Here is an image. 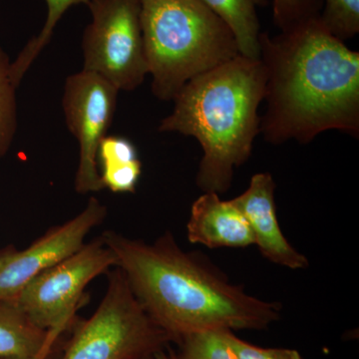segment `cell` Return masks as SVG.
Returning <instances> with one entry per match:
<instances>
[{"label":"cell","instance_id":"1","mask_svg":"<svg viewBox=\"0 0 359 359\" xmlns=\"http://www.w3.org/2000/svg\"><path fill=\"white\" fill-rule=\"evenodd\" d=\"M266 109L261 133L271 144L309 143L328 130L359 135V53L313 18L275 37L259 35Z\"/></svg>","mask_w":359,"mask_h":359},{"label":"cell","instance_id":"2","mask_svg":"<svg viewBox=\"0 0 359 359\" xmlns=\"http://www.w3.org/2000/svg\"><path fill=\"white\" fill-rule=\"evenodd\" d=\"M102 238L150 318L174 337L205 330H264L282 306L262 301L165 233L153 244L105 231ZM175 344V342H174Z\"/></svg>","mask_w":359,"mask_h":359},{"label":"cell","instance_id":"3","mask_svg":"<svg viewBox=\"0 0 359 359\" xmlns=\"http://www.w3.org/2000/svg\"><path fill=\"white\" fill-rule=\"evenodd\" d=\"M261 59L238 54L228 62L193 78L174 98L173 112L160 132L197 139L203 149L197 185L204 193H226L233 170L252 152L261 119L257 110L266 95Z\"/></svg>","mask_w":359,"mask_h":359},{"label":"cell","instance_id":"4","mask_svg":"<svg viewBox=\"0 0 359 359\" xmlns=\"http://www.w3.org/2000/svg\"><path fill=\"white\" fill-rule=\"evenodd\" d=\"M142 30L152 92L175 97L193 78L240 54L228 25L200 0H142Z\"/></svg>","mask_w":359,"mask_h":359},{"label":"cell","instance_id":"5","mask_svg":"<svg viewBox=\"0 0 359 359\" xmlns=\"http://www.w3.org/2000/svg\"><path fill=\"white\" fill-rule=\"evenodd\" d=\"M72 327L60 359H143L175 342L150 318L118 266L108 276L95 313Z\"/></svg>","mask_w":359,"mask_h":359},{"label":"cell","instance_id":"6","mask_svg":"<svg viewBox=\"0 0 359 359\" xmlns=\"http://www.w3.org/2000/svg\"><path fill=\"white\" fill-rule=\"evenodd\" d=\"M91 22L82 35V70L121 91L138 88L149 74L142 30V0H91Z\"/></svg>","mask_w":359,"mask_h":359},{"label":"cell","instance_id":"7","mask_svg":"<svg viewBox=\"0 0 359 359\" xmlns=\"http://www.w3.org/2000/svg\"><path fill=\"white\" fill-rule=\"evenodd\" d=\"M116 264L101 236L30 280L14 302L39 327L65 334L74 325L87 285Z\"/></svg>","mask_w":359,"mask_h":359},{"label":"cell","instance_id":"8","mask_svg":"<svg viewBox=\"0 0 359 359\" xmlns=\"http://www.w3.org/2000/svg\"><path fill=\"white\" fill-rule=\"evenodd\" d=\"M120 90L107 79L81 70L66 79L62 107L65 122L79 144L75 190L79 194L104 189L98 171L99 145L107 136Z\"/></svg>","mask_w":359,"mask_h":359},{"label":"cell","instance_id":"9","mask_svg":"<svg viewBox=\"0 0 359 359\" xmlns=\"http://www.w3.org/2000/svg\"><path fill=\"white\" fill-rule=\"evenodd\" d=\"M106 215V205L92 197L83 211L29 247L0 255V301H14L30 280L81 249L89 231L102 223Z\"/></svg>","mask_w":359,"mask_h":359},{"label":"cell","instance_id":"10","mask_svg":"<svg viewBox=\"0 0 359 359\" xmlns=\"http://www.w3.org/2000/svg\"><path fill=\"white\" fill-rule=\"evenodd\" d=\"M275 191L273 176L257 173L250 179L249 188L231 201L247 219L255 245L266 259L287 269L308 268V259L287 242L280 230Z\"/></svg>","mask_w":359,"mask_h":359},{"label":"cell","instance_id":"11","mask_svg":"<svg viewBox=\"0 0 359 359\" xmlns=\"http://www.w3.org/2000/svg\"><path fill=\"white\" fill-rule=\"evenodd\" d=\"M187 236L192 244L209 249L255 245L252 230L242 212L231 200H221L216 193H204L193 203Z\"/></svg>","mask_w":359,"mask_h":359},{"label":"cell","instance_id":"12","mask_svg":"<svg viewBox=\"0 0 359 359\" xmlns=\"http://www.w3.org/2000/svg\"><path fill=\"white\" fill-rule=\"evenodd\" d=\"M63 334L39 327L15 302L0 301V358H29L54 351Z\"/></svg>","mask_w":359,"mask_h":359},{"label":"cell","instance_id":"13","mask_svg":"<svg viewBox=\"0 0 359 359\" xmlns=\"http://www.w3.org/2000/svg\"><path fill=\"white\" fill-rule=\"evenodd\" d=\"M230 27L238 52L245 57L259 58L261 25L257 7L266 6V0H200Z\"/></svg>","mask_w":359,"mask_h":359},{"label":"cell","instance_id":"14","mask_svg":"<svg viewBox=\"0 0 359 359\" xmlns=\"http://www.w3.org/2000/svg\"><path fill=\"white\" fill-rule=\"evenodd\" d=\"M226 330H205L181 335L175 344L156 354L158 359H238L224 337Z\"/></svg>","mask_w":359,"mask_h":359},{"label":"cell","instance_id":"15","mask_svg":"<svg viewBox=\"0 0 359 359\" xmlns=\"http://www.w3.org/2000/svg\"><path fill=\"white\" fill-rule=\"evenodd\" d=\"M47 6L46 20L41 32L26 43L15 60L11 63V77L15 86H20L26 72L29 69L40 52L50 42L54 30L59 21L70 7L85 4L88 6L91 0H45Z\"/></svg>","mask_w":359,"mask_h":359},{"label":"cell","instance_id":"16","mask_svg":"<svg viewBox=\"0 0 359 359\" xmlns=\"http://www.w3.org/2000/svg\"><path fill=\"white\" fill-rule=\"evenodd\" d=\"M16 89L11 77V63L0 47V158L11 147L18 129Z\"/></svg>","mask_w":359,"mask_h":359},{"label":"cell","instance_id":"17","mask_svg":"<svg viewBox=\"0 0 359 359\" xmlns=\"http://www.w3.org/2000/svg\"><path fill=\"white\" fill-rule=\"evenodd\" d=\"M318 18L335 39H353L359 32V0H323Z\"/></svg>","mask_w":359,"mask_h":359},{"label":"cell","instance_id":"18","mask_svg":"<svg viewBox=\"0 0 359 359\" xmlns=\"http://www.w3.org/2000/svg\"><path fill=\"white\" fill-rule=\"evenodd\" d=\"M104 189L113 193H134L142 174L138 156H114L99 161Z\"/></svg>","mask_w":359,"mask_h":359},{"label":"cell","instance_id":"19","mask_svg":"<svg viewBox=\"0 0 359 359\" xmlns=\"http://www.w3.org/2000/svg\"><path fill=\"white\" fill-rule=\"evenodd\" d=\"M323 0H273V22L280 32L320 16Z\"/></svg>","mask_w":359,"mask_h":359},{"label":"cell","instance_id":"20","mask_svg":"<svg viewBox=\"0 0 359 359\" xmlns=\"http://www.w3.org/2000/svg\"><path fill=\"white\" fill-rule=\"evenodd\" d=\"M226 341L238 359H304L299 351L289 348H264L236 337L233 332H224Z\"/></svg>","mask_w":359,"mask_h":359},{"label":"cell","instance_id":"21","mask_svg":"<svg viewBox=\"0 0 359 359\" xmlns=\"http://www.w3.org/2000/svg\"><path fill=\"white\" fill-rule=\"evenodd\" d=\"M53 351H47V353L39 354V355L34 356V358H0V359H49L51 358Z\"/></svg>","mask_w":359,"mask_h":359},{"label":"cell","instance_id":"22","mask_svg":"<svg viewBox=\"0 0 359 359\" xmlns=\"http://www.w3.org/2000/svg\"><path fill=\"white\" fill-rule=\"evenodd\" d=\"M143 359H158V358H157V356H156V354H155V355L147 356V358H143Z\"/></svg>","mask_w":359,"mask_h":359}]
</instances>
